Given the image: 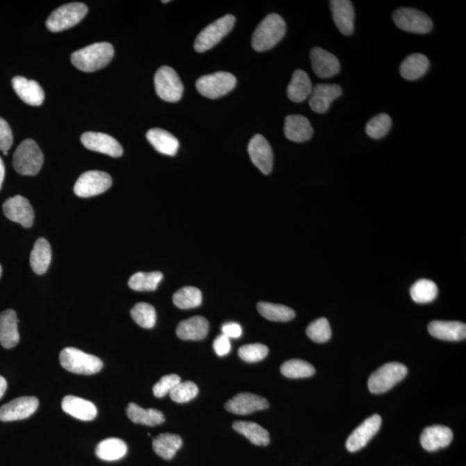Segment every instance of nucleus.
<instances>
[{
  "instance_id": "obj_1",
  "label": "nucleus",
  "mask_w": 466,
  "mask_h": 466,
  "mask_svg": "<svg viewBox=\"0 0 466 466\" xmlns=\"http://www.w3.org/2000/svg\"><path fill=\"white\" fill-rule=\"evenodd\" d=\"M115 56V49L109 42H97L74 52L71 62L83 72H94L108 66Z\"/></svg>"
},
{
  "instance_id": "obj_2",
  "label": "nucleus",
  "mask_w": 466,
  "mask_h": 466,
  "mask_svg": "<svg viewBox=\"0 0 466 466\" xmlns=\"http://www.w3.org/2000/svg\"><path fill=\"white\" fill-rule=\"evenodd\" d=\"M286 24L278 14L272 13L262 21L252 35V48L258 52L269 51L282 40Z\"/></svg>"
},
{
  "instance_id": "obj_3",
  "label": "nucleus",
  "mask_w": 466,
  "mask_h": 466,
  "mask_svg": "<svg viewBox=\"0 0 466 466\" xmlns=\"http://www.w3.org/2000/svg\"><path fill=\"white\" fill-rule=\"evenodd\" d=\"M59 358L63 367L74 374H96L103 368L101 358L74 347H67L60 351Z\"/></svg>"
},
{
  "instance_id": "obj_4",
  "label": "nucleus",
  "mask_w": 466,
  "mask_h": 466,
  "mask_svg": "<svg viewBox=\"0 0 466 466\" xmlns=\"http://www.w3.org/2000/svg\"><path fill=\"white\" fill-rule=\"evenodd\" d=\"M44 163V155L34 140H26L17 148L13 155V168L20 175L35 176Z\"/></svg>"
},
{
  "instance_id": "obj_5",
  "label": "nucleus",
  "mask_w": 466,
  "mask_h": 466,
  "mask_svg": "<svg viewBox=\"0 0 466 466\" xmlns=\"http://www.w3.org/2000/svg\"><path fill=\"white\" fill-rule=\"evenodd\" d=\"M88 13V7L83 3L74 2L59 7L51 14L46 26L52 32L63 31L76 26Z\"/></svg>"
},
{
  "instance_id": "obj_6",
  "label": "nucleus",
  "mask_w": 466,
  "mask_h": 466,
  "mask_svg": "<svg viewBox=\"0 0 466 466\" xmlns=\"http://www.w3.org/2000/svg\"><path fill=\"white\" fill-rule=\"evenodd\" d=\"M408 374V368L400 363H389L369 376L368 387L373 394L387 392Z\"/></svg>"
},
{
  "instance_id": "obj_7",
  "label": "nucleus",
  "mask_w": 466,
  "mask_h": 466,
  "mask_svg": "<svg viewBox=\"0 0 466 466\" xmlns=\"http://www.w3.org/2000/svg\"><path fill=\"white\" fill-rule=\"evenodd\" d=\"M236 84V77L233 74L228 72H216L199 78L197 88L201 95L215 99L228 94Z\"/></svg>"
},
{
  "instance_id": "obj_8",
  "label": "nucleus",
  "mask_w": 466,
  "mask_h": 466,
  "mask_svg": "<svg viewBox=\"0 0 466 466\" xmlns=\"http://www.w3.org/2000/svg\"><path fill=\"white\" fill-rule=\"evenodd\" d=\"M234 24L235 17L228 14V15L220 17L215 22L209 24L198 35L197 40L194 42L195 51L199 53H203L215 47L233 30Z\"/></svg>"
},
{
  "instance_id": "obj_9",
  "label": "nucleus",
  "mask_w": 466,
  "mask_h": 466,
  "mask_svg": "<svg viewBox=\"0 0 466 466\" xmlns=\"http://www.w3.org/2000/svg\"><path fill=\"white\" fill-rule=\"evenodd\" d=\"M156 94L167 102L179 101L183 94V85L172 67L163 66L155 74Z\"/></svg>"
},
{
  "instance_id": "obj_10",
  "label": "nucleus",
  "mask_w": 466,
  "mask_h": 466,
  "mask_svg": "<svg viewBox=\"0 0 466 466\" xmlns=\"http://www.w3.org/2000/svg\"><path fill=\"white\" fill-rule=\"evenodd\" d=\"M393 20L399 29L415 34H426L433 30V21L421 10L413 8L397 9Z\"/></svg>"
},
{
  "instance_id": "obj_11",
  "label": "nucleus",
  "mask_w": 466,
  "mask_h": 466,
  "mask_svg": "<svg viewBox=\"0 0 466 466\" xmlns=\"http://www.w3.org/2000/svg\"><path fill=\"white\" fill-rule=\"evenodd\" d=\"M113 184L109 174L91 170L83 174L74 185V191L77 197L88 198L96 197L108 191Z\"/></svg>"
},
{
  "instance_id": "obj_12",
  "label": "nucleus",
  "mask_w": 466,
  "mask_h": 466,
  "mask_svg": "<svg viewBox=\"0 0 466 466\" xmlns=\"http://www.w3.org/2000/svg\"><path fill=\"white\" fill-rule=\"evenodd\" d=\"M252 163L265 175L272 172L274 156L272 146L260 134L255 135L248 145Z\"/></svg>"
},
{
  "instance_id": "obj_13",
  "label": "nucleus",
  "mask_w": 466,
  "mask_h": 466,
  "mask_svg": "<svg viewBox=\"0 0 466 466\" xmlns=\"http://www.w3.org/2000/svg\"><path fill=\"white\" fill-rule=\"evenodd\" d=\"M39 401L34 397H23L10 401L0 408V421L14 422L29 418L38 408Z\"/></svg>"
},
{
  "instance_id": "obj_14",
  "label": "nucleus",
  "mask_w": 466,
  "mask_h": 466,
  "mask_svg": "<svg viewBox=\"0 0 466 466\" xmlns=\"http://www.w3.org/2000/svg\"><path fill=\"white\" fill-rule=\"evenodd\" d=\"M381 425H382V418L379 415H374L366 419L348 437L347 441V450L351 453L361 450L379 431Z\"/></svg>"
},
{
  "instance_id": "obj_15",
  "label": "nucleus",
  "mask_w": 466,
  "mask_h": 466,
  "mask_svg": "<svg viewBox=\"0 0 466 466\" xmlns=\"http://www.w3.org/2000/svg\"><path fill=\"white\" fill-rule=\"evenodd\" d=\"M5 215L12 222L30 228L34 222V211L26 198L17 195L9 198L3 205Z\"/></svg>"
},
{
  "instance_id": "obj_16",
  "label": "nucleus",
  "mask_w": 466,
  "mask_h": 466,
  "mask_svg": "<svg viewBox=\"0 0 466 466\" xmlns=\"http://www.w3.org/2000/svg\"><path fill=\"white\" fill-rule=\"evenodd\" d=\"M81 143L90 151L102 153L112 158L123 155V148L115 138L101 133H85L81 138Z\"/></svg>"
},
{
  "instance_id": "obj_17",
  "label": "nucleus",
  "mask_w": 466,
  "mask_h": 466,
  "mask_svg": "<svg viewBox=\"0 0 466 466\" xmlns=\"http://www.w3.org/2000/svg\"><path fill=\"white\" fill-rule=\"evenodd\" d=\"M268 401L260 396L251 393H240L227 401L225 408L235 415H245L268 408Z\"/></svg>"
},
{
  "instance_id": "obj_18",
  "label": "nucleus",
  "mask_w": 466,
  "mask_h": 466,
  "mask_svg": "<svg viewBox=\"0 0 466 466\" xmlns=\"http://www.w3.org/2000/svg\"><path fill=\"white\" fill-rule=\"evenodd\" d=\"M342 94V88L335 84H318L313 88L309 106L313 111L325 113L331 104Z\"/></svg>"
},
{
  "instance_id": "obj_19",
  "label": "nucleus",
  "mask_w": 466,
  "mask_h": 466,
  "mask_svg": "<svg viewBox=\"0 0 466 466\" xmlns=\"http://www.w3.org/2000/svg\"><path fill=\"white\" fill-rule=\"evenodd\" d=\"M312 69L319 78H331L340 73V63L335 56L322 48L315 47L310 52Z\"/></svg>"
},
{
  "instance_id": "obj_20",
  "label": "nucleus",
  "mask_w": 466,
  "mask_h": 466,
  "mask_svg": "<svg viewBox=\"0 0 466 466\" xmlns=\"http://www.w3.org/2000/svg\"><path fill=\"white\" fill-rule=\"evenodd\" d=\"M333 19L338 29L344 35H350L354 31L355 13L353 6L349 0H333L330 1Z\"/></svg>"
},
{
  "instance_id": "obj_21",
  "label": "nucleus",
  "mask_w": 466,
  "mask_h": 466,
  "mask_svg": "<svg viewBox=\"0 0 466 466\" xmlns=\"http://www.w3.org/2000/svg\"><path fill=\"white\" fill-rule=\"evenodd\" d=\"M453 439V431L447 426H428L422 433L421 444L425 450L435 451L444 448L451 443Z\"/></svg>"
},
{
  "instance_id": "obj_22",
  "label": "nucleus",
  "mask_w": 466,
  "mask_h": 466,
  "mask_svg": "<svg viewBox=\"0 0 466 466\" xmlns=\"http://www.w3.org/2000/svg\"><path fill=\"white\" fill-rule=\"evenodd\" d=\"M12 84L17 96L26 104L39 106L44 103V92L37 81L16 76L13 78Z\"/></svg>"
},
{
  "instance_id": "obj_23",
  "label": "nucleus",
  "mask_w": 466,
  "mask_h": 466,
  "mask_svg": "<svg viewBox=\"0 0 466 466\" xmlns=\"http://www.w3.org/2000/svg\"><path fill=\"white\" fill-rule=\"evenodd\" d=\"M16 312L13 309H7L0 314V344L6 349H12L19 342Z\"/></svg>"
},
{
  "instance_id": "obj_24",
  "label": "nucleus",
  "mask_w": 466,
  "mask_h": 466,
  "mask_svg": "<svg viewBox=\"0 0 466 466\" xmlns=\"http://www.w3.org/2000/svg\"><path fill=\"white\" fill-rule=\"evenodd\" d=\"M62 408L66 414L83 422L92 421L98 414L97 408L94 403L74 396L64 397Z\"/></svg>"
},
{
  "instance_id": "obj_25",
  "label": "nucleus",
  "mask_w": 466,
  "mask_h": 466,
  "mask_svg": "<svg viewBox=\"0 0 466 466\" xmlns=\"http://www.w3.org/2000/svg\"><path fill=\"white\" fill-rule=\"evenodd\" d=\"M284 133L288 140L297 143H303L310 140L314 130L307 117L301 115H289L284 124Z\"/></svg>"
},
{
  "instance_id": "obj_26",
  "label": "nucleus",
  "mask_w": 466,
  "mask_h": 466,
  "mask_svg": "<svg viewBox=\"0 0 466 466\" xmlns=\"http://www.w3.org/2000/svg\"><path fill=\"white\" fill-rule=\"evenodd\" d=\"M428 332L438 340L460 341L465 340L466 325L458 322H432L428 325Z\"/></svg>"
},
{
  "instance_id": "obj_27",
  "label": "nucleus",
  "mask_w": 466,
  "mask_h": 466,
  "mask_svg": "<svg viewBox=\"0 0 466 466\" xmlns=\"http://www.w3.org/2000/svg\"><path fill=\"white\" fill-rule=\"evenodd\" d=\"M208 319L202 316H194L178 325L176 334L183 340H201L208 335Z\"/></svg>"
},
{
  "instance_id": "obj_28",
  "label": "nucleus",
  "mask_w": 466,
  "mask_h": 466,
  "mask_svg": "<svg viewBox=\"0 0 466 466\" xmlns=\"http://www.w3.org/2000/svg\"><path fill=\"white\" fill-rule=\"evenodd\" d=\"M310 78L303 70H295L287 88L288 97L295 103H301L310 97L313 91Z\"/></svg>"
},
{
  "instance_id": "obj_29",
  "label": "nucleus",
  "mask_w": 466,
  "mask_h": 466,
  "mask_svg": "<svg viewBox=\"0 0 466 466\" xmlns=\"http://www.w3.org/2000/svg\"><path fill=\"white\" fill-rule=\"evenodd\" d=\"M148 141L161 154L174 156L179 149V141L172 133L159 128H153L146 134Z\"/></svg>"
},
{
  "instance_id": "obj_30",
  "label": "nucleus",
  "mask_w": 466,
  "mask_h": 466,
  "mask_svg": "<svg viewBox=\"0 0 466 466\" xmlns=\"http://www.w3.org/2000/svg\"><path fill=\"white\" fill-rule=\"evenodd\" d=\"M429 60L426 56L415 53L405 58L400 67L401 76L408 81H415L428 72Z\"/></svg>"
},
{
  "instance_id": "obj_31",
  "label": "nucleus",
  "mask_w": 466,
  "mask_h": 466,
  "mask_svg": "<svg viewBox=\"0 0 466 466\" xmlns=\"http://www.w3.org/2000/svg\"><path fill=\"white\" fill-rule=\"evenodd\" d=\"M52 252L51 245L44 238L35 242L33 250L31 253L30 263L31 269L38 275H44L51 263Z\"/></svg>"
},
{
  "instance_id": "obj_32",
  "label": "nucleus",
  "mask_w": 466,
  "mask_h": 466,
  "mask_svg": "<svg viewBox=\"0 0 466 466\" xmlns=\"http://www.w3.org/2000/svg\"><path fill=\"white\" fill-rule=\"evenodd\" d=\"M126 414L128 418L137 424L155 426L165 422V415L158 409H144L135 403L128 405Z\"/></svg>"
},
{
  "instance_id": "obj_33",
  "label": "nucleus",
  "mask_w": 466,
  "mask_h": 466,
  "mask_svg": "<svg viewBox=\"0 0 466 466\" xmlns=\"http://www.w3.org/2000/svg\"><path fill=\"white\" fill-rule=\"evenodd\" d=\"M183 446V440L173 433H161L153 440V450L165 460H172Z\"/></svg>"
},
{
  "instance_id": "obj_34",
  "label": "nucleus",
  "mask_w": 466,
  "mask_h": 466,
  "mask_svg": "<svg viewBox=\"0 0 466 466\" xmlns=\"http://www.w3.org/2000/svg\"><path fill=\"white\" fill-rule=\"evenodd\" d=\"M127 446L124 440L117 438H109L102 440L96 447L95 453L105 461H116L126 456Z\"/></svg>"
},
{
  "instance_id": "obj_35",
  "label": "nucleus",
  "mask_w": 466,
  "mask_h": 466,
  "mask_svg": "<svg viewBox=\"0 0 466 466\" xmlns=\"http://www.w3.org/2000/svg\"><path fill=\"white\" fill-rule=\"evenodd\" d=\"M233 426L235 431L247 438L252 444L257 446L266 447L270 442L269 432L257 423L235 422Z\"/></svg>"
},
{
  "instance_id": "obj_36",
  "label": "nucleus",
  "mask_w": 466,
  "mask_h": 466,
  "mask_svg": "<svg viewBox=\"0 0 466 466\" xmlns=\"http://www.w3.org/2000/svg\"><path fill=\"white\" fill-rule=\"evenodd\" d=\"M259 314L269 321L286 322L295 317L293 309L286 306L270 303V302H259L257 306Z\"/></svg>"
},
{
  "instance_id": "obj_37",
  "label": "nucleus",
  "mask_w": 466,
  "mask_h": 466,
  "mask_svg": "<svg viewBox=\"0 0 466 466\" xmlns=\"http://www.w3.org/2000/svg\"><path fill=\"white\" fill-rule=\"evenodd\" d=\"M163 278L161 272H138L129 280V287L135 291H154Z\"/></svg>"
},
{
  "instance_id": "obj_38",
  "label": "nucleus",
  "mask_w": 466,
  "mask_h": 466,
  "mask_svg": "<svg viewBox=\"0 0 466 466\" xmlns=\"http://www.w3.org/2000/svg\"><path fill=\"white\" fill-rule=\"evenodd\" d=\"M437 294V285L431 280H419L410 289L411 298L416 303H429L435 300Z\"/></svg>"
},
{
  "instance_id": "obj_39",
  "label": "nucleus",
  "mask_w": 466,
  "mask_h": 466,
  "mask_svg": "<svg viewBox=\"0 0 466 466\" xmlns=\"http://www.w3.org/2000/svg\"><path fill=\"white\" fill-rule=\"evenodd\" d=\"M173 301L181 309L198 308L202 302L201 291L195 287H184L176 292Z\"/></svg>"
},
{
  "instance_id": "obj_40",
  "label": "nucleus",
  "mask_w": 466,
  "mask_h": 466,
  "mask_svg": "<svg viewBox=\"0 0 466 466\" xmlns=\"http://www.w3.org/2000/svg\"><path fill=\"white\" fill-rule=\"evenodd\" d=\"M281 372L289 378H306L315 375V369L309 363L301 359H291L281 366Z\"/></svg>"
},
{
  "instance_id": "obj_41",
  "label": "nucleus",
  "mask_w": 466,
  "mask_h": 466,
  "mask_svg": "<svg viewBox=\"0 0 466 466\" xmlns=\"http://www.w3.org/2000/svg\"><path fill=\"white\" fill-rule=\"evenodd\" d=\"M131 318L143 328L151 329L156 322V313L154 307L145 302H140L131 310Z\"/></svg>"
},
{
  "instance_id": "obj_42",
  "label": "nucleus",
  "mask_w": 466,
  "mask_h": 466,
  "mask_svg": "<svg viewBox=\"0 0 466 466\" xmlns=\"http://www.w3.org/2000/svg\"><path fill=\"white\" fill-rule=\"evenodd\" d=\"M391 126H392V119L386 115V113H380V115L372 117L365 126V133L369 137L374 140H380L385 137L389 133Z\"/></svg>"
},
{
  "instance_id": "obj_43",
  "label": "nucleus",
  "mask_w": 466,
  "mask_h": 466,
  "mask_svg": "<svg viewBox=\"0 0 466 466\" xmlns=\"http://www.w3.org/2000/svg\"><path fill=\"white\" fill-rule=\"evenodd\" d=\"M307 335L315 343L327 342L332 337V330L326 318L316 319L307 328Z\"/></svg>"
},
{
  "instance_id": "obj_44",
  "label": "nucleus",
  "mask_w": 466,
  "mask_h": 466,
  "mask_svg": "<svg viewBox=\"0 0 466 466\" xmlns=\"http://www.w3.org/2000/svg\"><path fill=\"white\" fill-rule=\"evenodd\" d=\"M199 389L197 385L191 381L180 383L174 388L172 392L169 393L170 397L174 401L178 403H188L197 397Z\"/></svg>"
},
{
  "instance_id": "obj_45",
  "label": "nucleus",
  "mask_w": 466,
  "mask_h": 466,
  "mask_svg": "<svg viewBox=\"0 0 466 466\" xmlns=\"http://www.w3.org/2000/svg\"><path fill=\"white\" fill-rule=\"evenodd\" d=\"M269 354V348L263 344H249L241 347L238 356L244 361L256 363L263 360Z\"/></svg>"
},
{
  "instance_id": "obj_46",
  "label": "nucleus",
  "mask_w": 466,
  "mask_h": 466,
  "mask_svg": "<svg viewBox=\"0 0 466 466\" xmlns=\"http://www.w3.org/2000/svg\"><path fill=\"white\" fill-rule=\"evenodd\" d=\"M181 382L179 376L176 374L163 376L158 383L153 387V393L158 398L165 397L169 394L178 384Z\"/></svg>"
},
{
  "instance_id": "obj_47",
  "label": "nucleus",
  "mask_w": 466,
  "mask_h": 466,
  "mask_svg": "<svg viewBox=\"0 0 466 466\" xmlns=\"http://www.w3.org/2000/svg\"><path fill=\"white\" fill-rule=\"evenodd\" d=\"M13 142V131L8 123L0 117V151H8Z\"/></svg>"
},
{
  "instance_id": "obj_48",
  "label": "nucleus",
  "mask_w": 466,
  "mask_h": 466,
  "mask_svg": "<svg viewBox=\"0 0 466 466\" xmlns=\"http://www.w3.org/2000/svg\"><path fill=\"white\" fill-rule=\"evenodd\" d=\"M213 349L219 357H224V356L228 354L231 351L229 338L224 335V334L217 337L215 342H213Z\"/></svg>"
},
{
  "instance_id": "obj_49",
  "label": "nucleus",
  "mask_w": 466,
  "mask_h": 466,
  "mask_svg": "<svg viewBox=\"0 0 466 466\" xmlns=\"http://www.w3.org/2000/svg\"><path fill=\"white\" fill-rule=\"evenodd\" d=\"M222 333L226 337L238 339L242 335V327L238 323H227L222 326Z\"/></svg>"
},
{
  "instance_id": "obj_50",
  "label": "nucleus",
  "mask_w": 466,
  "mask_h": 466,
  "mask_svg": "<svg viewBox=\"0 0 466 466\" xmlns=\"http://www.w3.org/2000/svg\"><path fill=\"white\" fill-rule=\"evenodd\" d=\"M6 390V380L3 378V376H0V399H1V398L3 397V394H5Z\"/></svg>"
},
{
  "instance_id": "obj_51",
  "label": "nucleus",
  "mask_w": 466,
  "mask_h": 466,
  "mask_svg": "<svg viewBox=\"0 0 466 466\" xmlns=\"http://www.w3.org/2000/svg\"><path fill=\"white\" fill-rule=\"evenodd\" d=\"M3 178H5V165H3V160L0 158V188H1Z\"/></svg>"
},
{
  "instance_id": "obj_52",
  "label": "nucleus",
  "mask_w": 466,
  "mask_h": 466,
  "mask_svg": "<svg viewBox=\"0 0 466 466\" xmlns=\"http://www.w3.org/2000/svg\"><path fill=\"white\" fill-rule=\"evenodd\" d=\"M1 275H2V268L1 265H0V277H1Z\"/></svg>"
}]
</instances>
